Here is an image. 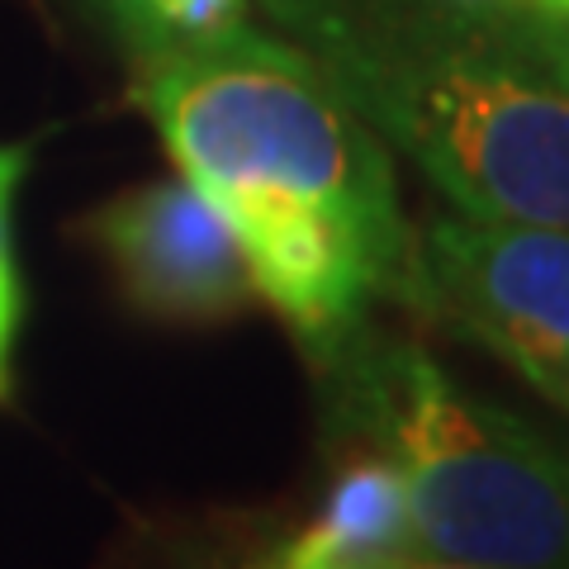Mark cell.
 Segmentation results:
<instances>
[{"label": "cell", "mask_w": 569, "mask_h": 569, "mask_svg": "<svg viewBox=\"0 0 569 569\" xmlns=\"http://www.w3.org/2000/svg\"><path fill=\"white\" fill-rule=\"evenodd\" d=\"M389 152L479 219L569 228V86L498 14L441 0H252Z\"/></svg>", "instance_id": "7a4b0ae2"}, {"label": "cell", "mask_w": 569, "mask_h": 569, "mask_svg": "<svg viewBox=\"0 0 569 569\" xmlns=\"http://www.w3.org/2000/svg\"><path fill=\"white\" fill-rule=\"evenodd\" d=\"M39 138H0V413L20 399V337H24V271L14 209L29 181Z\"/></svg>", "instance_id": "52a82bcc"}, {"label": "cell", "mask_w": 569, "mask_h": 569, "mask_svg": "<svg viewBox=\"0 0 569 569\" xmlns=\"http://www.w3.org/2000/svg\"><path fill=\"white\" fill-rule=\"evenodd\" d=\"M71 238L104 266L123 309L142 323L200 332L261 305L233 228L181 171L114 190L71 223Z\"/></svg>", "instance_id": "5b68a950"}, {"label": "cell", "mask_w": 569, "mask_h": 569, "mask_svg": "<svg viewBox=\"0 0 569 569\" xmlns=\"http://www.w3.org/2000/svg\"><path fill=\"white\" fill-rule=\"evenodd\" d=\"M546 20H569V0H546Z\"/></svg>", "instance_id": "8fae6325"}, {"label": "cell", "mask_w": 569, "mask_h": 569, "mask_svg": "<svg viewBox=\"0 0 569 569\" xmlns=\"http://www.w3.org/2000/svg\"><path fill=\"white\" fill-rule=\"evenodd\" d=\"M441 6L470 10V14H498V20H508V14H541L546 0H441Z\"/></svg>", "instance_id": "30bf717a"}, {"label": "cell", "mask_w": 569, "mask_h": 569, "mask_svg": "<svg viewBox=\"0 0 569 569\" xmlns=\"http://www.w3.org/2000/svg\"><path fill=\"white\" fill-rule=\"evenodd\" d=\"M129 62L219 43L257 20L252 0H86Z\"/></svg>", "instance_id": "8992f818"}, {"label": "cell", "mask_w": 569, "mask_h": 569, "mask_svg": "<svg viewBox=\"0 0 569 569\" xmlns=\"http://www.w3.org/2000/svg\"><path fill=\"white\" fill-rule=\"evenodd\" d=\"M318 376L328 437L395 470L418 550L485 569H569V451L370 323Z\"/></svg>", "instance_id": "3957f363"}, {"label": "cell", "mask_w": 569, "mask_h": 569, "mask_svg": "<svg viewBox=\"0 0 569 569\" xmlns=\"http://www.w3.org/2000/svg\"><path fill=\"white\" fill-rule=\"evenodd\" d=\"M213 569H485V565H466V560H447L418 546H399V550H351V546H332L305 522L284 527L280 537L261 541L242 556L213 565Z\"/></svg>", "instance_id": "ba28073f"}, {"label": "cell", "mask_w": 569, "mask_h": 569, "mask_svg": "<svg viewBox=\"0 0 569 569\" xmlns=\"http://www.w3.org/2000/svg\"><path fill=\"white\" fill-rule=\"evenodd\" d=\"M537 58L569 86V20H546V14H508L503 20Z\"/></svg>", "instance_id": "9c48e42d"}, {"label": "cell", "mask_w": 569, "mask_h": 569, "mask_svg": "<svg viewBox=\"0 0 569 569\" xmlns=\"http://www.w3.org/2000/svg\"><path fill=\"white\" fill-rule=\"evenodd\" d=\"M129 67L133 104L233 228L261 305L309 370L361 337L380 305L408 313L413 223L395 157L309 52L252 20Z\"/></svg>", "instance_id": "6da1fadb"}, {"label": "cell", "mask_w": 569, "mask_h": 569, "mask_svg": "<svg viewBox=\"0 0 569 569\" xmlns=\"http://www.w3.org/2000/svg\"><path fill=\"white\" fill-rule=\"evenodd\" d=\"M408 313L485 347L560 403L569 380V228L432 213L413 228Z\"/></svg>", "instance_id": "277c9868"}, {"label": "cell", "mask_w": 569, "mask_h": 569, "mask_svg": "<svg viewBox=\"0 0 569 569\" xmlns=\"http://www.w3.org/2000/svg\"><path fill=\"white\" fill-rule=\"evenodd\" d=\"M560 408H569V380H565V395H560Z\"/></svg>", "instance_id": "7c38bea8"}]
</instances>
